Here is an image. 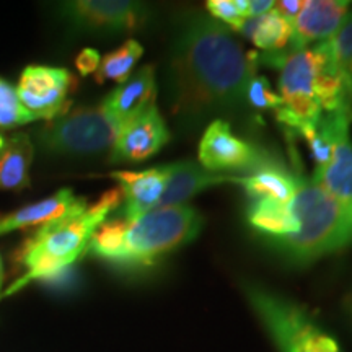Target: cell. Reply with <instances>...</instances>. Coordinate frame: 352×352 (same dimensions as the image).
<instances>
[{
  "label": "cell",
  "mask_w": 352,
  "mask_h": 352,
  "mask_svg": "<svg viewBox=\"0 0 352 352\" xmlns=\"http://www.w3.org/2000/svg\"><path fill=\"white\" fill-rule=\"evenodd\" d=\"M258 64L279 69L284 104L274 114L287 135L318 124L323 114L352 113V85L338 67L328 39L303 50L263 52Z\"/></svg>",
  "instance_id": "7a4b0ae2"
},
{
  "label": "cell",
  "mask_w": 352,
  "mask_h": 352,
  "mask_svg": "<svg viewBox=\"0 0 352 352\" xmlns=\"http://www.w3.org/2000/svg\"><path fill=\"white\" fill-rule=\"evenodd\" d=\"M201 228L202 215L188 204L157 208L134 220L108 219L96 228L85 254L120 270H147L191 243Z\"/></svg>",
  "instance_id": "3957f363"
},
{
  "label": "cell",
  "mask_w": 352,
  "mask_h": 352,
  "mask_svg": "<svg viewBox=\"0 0 352 352\" xmlns=\"http://www.w3.org/2000/svg\"><path fill=\"white\" fill-rule=\"evenodd\" d=\"M36 121L26 111L16 94V87L0 78V127L13 129Z\"/></svg>",
  "instance_id": "7402d4cb"
},
{
  "label": "cell",
  "mask_w": 352,
  "mask_h": 352,
  "mask_svg": "<svg viewBox=\"0 0 352 352\" xmlns=\"http://www.w3.org/2000/svg\"><path fill=\"white\" fill-rule=\"evenodd\" d=\"M87 208V197H77L72 189L63 188L46 199L12 210L8 214H0V236L21 228L41 227L44 223Z\"/></svg>",
  "instance_id": "9a60e30c"
},
{
  "label": "cell",
  "mask_w": 352,
  "mask_h": 352,
  "mask_svg": "<svg viewBox=\"0 0 352 352\" xmlns=\"http://www.w3.org/2000/svg\"><path fill=\"white\" fill-rule=\"evenodd\" d=\"M74 77L69 70L47 65H28L21 72L16 94L34 120L54 121L69 113Z\"/></svg>",
  "instance_id": "ba28073f"
},
{
  "label": "cell",
  "mask_w": 352,
  "mask_h": 352,
  "mask_svg": "<svg viewBox=\"0 0 352 352\" xmlns=\"http://www.w3.org/2000/svg\"><path fill=\"white\" fill-rule=\"evenodd\" d=\"M352 113L323 114L320 126L327 131L333 144L331 160L321 170H315L314 182L324 188L329 195L352 206Z\"/></svg>",
  "instance_id": "8fae6325"
},
{
  "label": "cell",
  "mask_w": 352,
  "mask_h": 352,
  "mask_svg": "<svg viewBox=\"0 0 352 352\" xmlns=\"http://www.w3.org/2000/svg\"><path fill=\"white\" fill-rule=\"evenodd\" d=\"M246 104L254 111H277L279 108H283L284 101L280 98V95L274 91V88L271 87L270 80L264 76L252 77V80L248 82L246 87Z\"/></svg>",
  "instance_id": "603a6c76"
},
{
  "label": "cell",
  "mask_w": 352,
  "mask_h": 352,
  "mask_svg": "<svg viewBox=\"0 0 352 352\" xmlns=\"http://www.w3.org/2000/svg\"><path fill=\"white\" fill-rule=\"evenodd\" d=\"M272 160L261 148L233 134L226 120H214L206 127L199 142V164L206 170H243L252 171L270 165Z\"/></svg>",
  "instance_id": "30bf717a"
},
{
  "label": "cell",
  "mask_w": 352,
  "mask_h": 352,
  "mask_svg": "<svg viewBox=\"0 0 352 352\" xmlns=\"http://www.w3.org/2000/svg\"><path fill=\"white\" fill-rule=\"evenodd\" d=\"M100 63H101L100 52L96 50H91V47H85V50H82L80 52H78V56L76 59V67L78 72H80V76L87 77V76H90V74H95L96 70H98Z\"/></svg>",
  "instance_id": "484cf974"
},
{
  "label": "cell",
  "mask_w": 352,
  "mask_h": 352,
  "mask_svg": "<svg viewBox=\"0 0 352 352\" xmlns=\"http://www.w3.org/2000/svg\"><path fill=\"white\" fill-rule=\"evenodd\" d=\"M349 0H305L294 21V38L289 50H303L310 44L327 41L340 30L349 13Z\"/></svg>",
  "instance_id": "5bb4252c"
},
{
  "label": "cell",
  "mask_w": 352,
  "mask_h": 352,
  "mask_svg": "<svg viewBox=\"0 0 352 352\" xmlns=\"http://www.w3.org/2000/svg\"><path fill=\"white\" fill-rule=\"evenodd\" d=\"M276 7L274 0H250V19L261 16Z\"/></svg>",
  "instance_id": "83f0119b"
},
{
  "label": "cell",
  "mask_w": 352,
  "mask_h": 352,
  "mask_svg": "<svg viewBox=\"0 0 352 352\" xmlns=\"http://www.w3.org/2000/svg\"><path fill=\"white\" fill-rule=\"evenodd\" d=\"M171 132L157 104L122 127L111 147V164H139L162 151L170 142Z\"/></svg>",
  "instance_id": "7c38bea8"
},
{
  "label": "cell",
  "mask_w": 352,
  "mask_h": 352,
  "mask_svg": "<svg viewBox=\"0 0 352 352\" xmlns=\"http://www.w3.org/2000/svg\"><path fill=\"white\" fill-rule=\"evenodd\" d=\"M170 176L165 192L162 196L158 208H173L184 206V202L192 199L196 195L219 184L232 183V175L214 173L206 170L199 162L182 160L168 164Z\"/></svg>",
  "instance_id": "e0dca14e"
},
{
  "label": "cell",
  "mask_w": 352,
  "mask_h": 352,
  "mask_svg": "<svg viewBox=\"0 0 352 352\" xmlns=\"http://www.w3.org/2000/svg\"><path fill=\"white\" fill-rule=\"evenodd\" d=\"M239 33L248 38L258 50L264 52H280L289 50L294 38V21L272 8L261 16L246 19Z\"/></svg>",
  "instance_id": "ffe728a7"
},
{
  "label": "cell",
  "mask_w": 352,
  "mask_h": 352,
  "mask_svg": "<svg viewBox=\"0 0 352 352\" xmlns=\"http://www.w3.org/2000/svg\"><path fill=\"white\" fill-rule=\"evenodd\" d=\"M303 6H305V0H279V2H276L274 10L279 12L280 15H284L290 21H296Z\"/></svg>",
  "instance_id": "4316f807"
},
{
  "label": "cell",
  "mask_w": 352,
  "mask_h": 352,
  "mask_svg": "<svg viewBox=\"0 0 352 352\" xmlns=\"http://www.w3.org/2000/svg\"><path fill=\"white\" fill-rule=\"evenodd\" d=\"M157 82L153 65H144L124 83L118 85L104 96L101 107L118 118L121 122H131L145 109L155 104Z\"/></svg>",
  "instance_id": "2e32d148"
},
{
  "label": "cell",
  "mask_w": 352,
  "mask_h": 352,
  "mask_svg": "<svg viewBox=\"0 0 352 352\" xmlns=\"http://www.w3.org/2000/svg\"><path fill=\"white\" fill-rule=\"evenodd\" d=\"M126 124L101 107L78 108L36 132L38 144L56 155H91L111 151Z\"/></svg>",
  "instance_id": "52a82bcc"
},
{
  "label": "cell",
  "mask_w": 352,
  "mask_h": 352,
  "mask_svg": "<svg viewBox=\"0 0 352 352\" xmlns=\"http://www.w3.org/2000/svg\"><path fill=\"white\" fill-rule=\"evenodd\" d=\"M206 8H208L210 19L226 25L233 33H239L246 21V19H243L236 10L233 0H209V2H206Z\"/></svg>",
  "instance_id": "d4e9b609"
},
{
  "label": "cell",
  "mask_w": 352,
  "mask_h": 352,
  "mask_svg": "<svg viewBox=\"0 0 352 352\" xmlns=\"http://www.w3.org/2000/svg\"><path fill=\"white\" fill-rule=\"evenodd\" d=\"M34 147L30 135L16 132L7 139L0 153V191H20L30 186Z\"/></svg>",
  "instance_id": "d6986e66"
},
{
  "label": "cell",
  "mask_w": 352,
  "mask_h": 352,
  "mask_svg": "<svg viewBox=\"0 0 352 352\" xmlns=\"http://www.w3.org/2000/svg\"><path fill=\"white\" fill-rule=\"evenodd\" d=\"M232 184H240L245 189L248 199L271 197V199L285 202L296 191L297 171L287 168L284 164H276L274 160L246 176L232 175Z\"/></svg>",
  "instance_id": "ac0fdd59"
},
{
  "label": "cell",
  "mask_w": 352,
  "mask_h": 352,
  "mask_svg": "<svg viewBox=\"0 0 352 352\" xmlns=\"http://www.w3.org/2000/svg\"><path fill=\"white\" fill-rule=\"evenodd\" d=\"M2 285H3V263H2V256H0V292H2ZM2 298V296H0Z\"/></svg>",
  "instance_id": "f546056e"
},
{
  "label": "cell",
  "mask_w": 352,
  "mask_h": 352,
  "mask_svg": "<svg viewBox=\"0 0 352 352\" xmlns=\"http://www.w3.org/2000/svg\"><path fill=\"white\" fill-rule=\"evenodd\" d=\"M63 12L76 28L107 34L138 32L151 20L148 7L132 0H74Z\"/></svg>",
  "instance_id": "9c48e42d"
},
{
  "label": "cell",
  "mask_w": 352,
  "mask_h": 352,
  "mask_svg": "<svg viewBox=\"0 0 352 352\" xmlns=\"http://www.w3.org/2000/svg\"><path fill=\"white\" fill-rule=\"evenodd\" d=\"M168 164L142 171H113L122 192L121 219L134 220L157 209L168 183Z\"/></svg>",
  "instance_id": "4fadbf2b"
},
{
  "label": "cell",
  "mask_w": 352,
  "mask_h": 352,
  "mask_svg": "<svg viewBox=\"0 0 352 352\" xmlns=\"http://www.w3.org/2000/svg\"><path fill=\"white\" fill-rule=\"evenodd\" d=\"M6 144H7V139H6V135H3L2 132H0V153H2L3 148H6Z\"/></svg>",
  "instance_id": "4dcf8cb0"
},
{
  "label": "cell",
  "mask_w": 352,
  "mask_h": 352,
  "mask_svg": "<svg viewBox=\"0 0 352 352\" xmlns=\"http://www.w3.org/2000/svg\"><path fill=\"white\" fill-rule=\"evenodd\" d=\"M122 202L120 188L109 189L87 209L67 214L38 227L16 252V261L23 266V276L7 290V296L19 292L34 280L51 283L54 277L74 267L87 252L91 236L109 214Z\"/></svg>",
  "instance_id": "277c9868"
},
{
  "label": "cell",
  "mask_w": 352,
  "mask_h": 352,
  "mask_svg": "<svg viewBox=\"0 0 352 352\" xmlns=\"http://www.w3.org/2000/svg\"><path fill=\"white\" fill-rule=\"evenodd\" d=\"M142 54V44L135 39H127L118 50L101 57L100 67L95 72V80L98 83L116 82L121 85L131 77L132 69L135 67Z\"/></svg>",
  "instance_id": "44dd1931"
},
{
  "label": "cell",
  "mask_w": 352,
  "mask_h": 352,
  "mask_svg": "<svg viewBox=\"0 0 352 352\" xmlns=\"http://www.w3.org/2000/svg\"><path fill=\"white\" fill-rule=\"evenodd\" d=\"M334 60L352 85V12L342 21L336 33L328 39Z\"/></svg>",
  "instance_id": "cb8c5ba5"
},
{
  "label": "cell",
  "mask_w": 352,
  "mask_h": 352,
  "mask_svg": "<svg viewBox=\"0 0 352 352\" xmlns=\"http://www.w3.org/2000/svg\"><path fill=\"white\" fill-rule=\"evenodd\" d=\"M342 307H344L346 314L352 318V290L344 297V302H342Z\"/></svg>",
  "instance_id": "f1b7e54d"
},
{
  "label": "cell",
  "mask_w": 352,
  "mask_h": 352,
  "mask_svg": "<svg viewBox=\"0 0 352 352\" xmlns=\"http://www.w3.org/2000/svg\"><path fill=\"white\" fill-rule=\"evenodd\" d=\"M258 54L246 52L232 30L201 12L176 21L170 43L168 103L179 126L239 114L258 74Z\"/></svg>",
  "instance_id": "6da1fadb"
},
{
  "label": "cell",
  "mask_w": 352,
  "mask_h": 352,
  "mask_svg": "<svg viewBox=\"0 0 352 352\" xmlns=\"http://www.w3.org/2000/svg\"><path fill=\"white\" fill-rule=\"evenodd\" d=\"M241 292L277 352H342L300 303L254 280H243Z\"/></svg>",
  "instance_id": "8992f818"
},
{
  "label": "cell",
  "mask_w": 352,
  "mask_h": 352,
  "mask_svg": "<svg viewBox=\"0 0 352 352\" xmlns=\"http://www.w3.org/2000/svg\"><path fill=\"white\" fill-rule=\"evenodd\" d=\"M285 206L297 227L272 252L290 266H308L352 245V206L336 199L300 170L296 191Z\"/></svg>",
  "instance_id": "5b68a950"
}]
</instances>
